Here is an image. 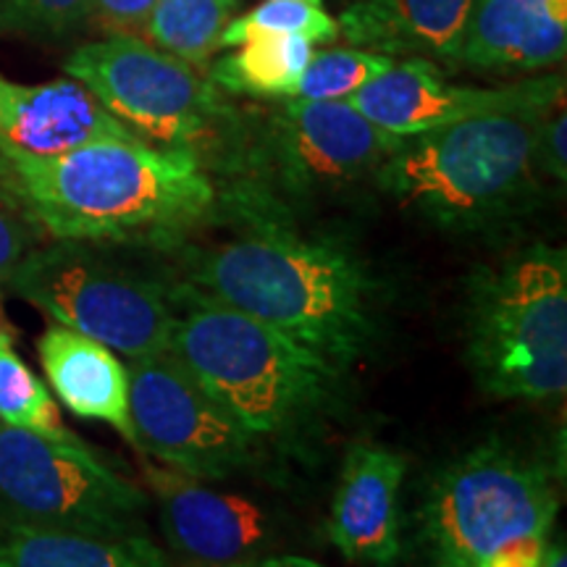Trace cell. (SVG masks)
Segmentation results:
<instances>
[{"mask_svg":"<svg viewBox=\"0 0 567 567\" xmlns=\"http://www.w3.org/2000/svg\"><path fill=\"white\" fill-rule=\"evenodd\" d=\"M0 182L27 221L71 243L174 245L216 205L200 155L140 137L48 158L0 155Z\"/></svg>","mask_w":567,"mask_h":567,"instance_id":"1","label":"cell"},{"mask_svg":"<svg viewBox=\"0 0 567 567\" xmlns=\"http://www.w3.org/2000/svg\"><path fill=\"white\" fill-rule=\"evenodd\" d=\"M184 281L313 352L342 373L379 337V281L350 247L260 229L193 250Z\"/></svg>","mask_w":567,"mask_h":567,"instance_id":"2","label":"cell"},{"mask_svg":"<svg viewBox=\"0 0 567 567\" xmlns=\"http://www.w3.org/2000/svg\"><path fill=\"white\" fill-rule=\"evenodd\" d=\"M559 101L565 92L402 137L373 179L402 208L444 231L499 229L542 187L536 132Z\"/></svg>","mask_w":567,"mask_h":567,"instance_id":"3","label":"cell"},{"mask_svg":"<svg viewBox=\"0 0 567 567\" xmlns=\"http://www.w3.org/2000/svg\"><path fill=\"white\" fill-rule=\"evenodd\" d=\"M168 352L255 439L302 429L329 405L339 373L321 358L193 284H172Z\"/></svg>","mask_w":567,"mask_h":567,"instance_id":"4","label":"cell"},{"mask_svg":"<svg viewBox=\"0 0 567 567\" xmlns=\"http://www.w3.org/2000/svg\"><path fill=\"white\" fill-rule=\"evenodd\" d=\"M465 358L496 400L547 402L567 389V252L536 243L481 266L465 287Z\"/></svg>","mask_w":567,"mask_h":567,"instance_id":"5","label":"cell"},{"mask_svg":"<svg viewBox=\"0 0 567 567\" xmlns=\"http://www.w3.org/2000/svg\"><path fill=\"white\" fill-rule=\"evenodd\" d=\"M557 488L538 460L488 439L439 467L415 515L423 567H486L526 544H547Z\"/></svg>","mask_w":567,"mask_h":567,"instance_id":"6","label":"cell"},{"mask_svg":"<svg viewBox=\"0 0 567 567\" xmlns=\"http://www.w3.org/2000/svg\"><path fill=\"white\" fill-rule=\"evenodd\" d=\"M6 284L53 323L103 342L124 358L168 350L172 284L111 258L101 243L55 239L48 247H34Z\"/></svg>","mask_w":567,"mask_h":567,"instance_id":"7","label":"cell"},{"mask_svg":"<svg viewBox=\"0 0 567 567\" xmlns=\"http://www.w3.org/2000/svg\"><path fill=\"white\" fill-rule=\"evenodd\" d=\"M147 494L74 434L0 423V520L80 534H145Z\"/></svg>","mask_w":567,"mask_h":567,"instance_id":"8","label":"cell"},{"mask_svg":"<svg viewBox=\"0 0 567 567\" xmlns=\"http://www.w3.org/2000/svg\"><path fill=\"white\" fill-rule=\"evenodd\" d=\"M63 71L140 140L197 153L234 122L226 95L203 69L134 34L76 48Z\"/></svg>","mask_w":567,"mask_h":567,"instance_id":"9","label":"cell"},{"mask_svg":"<svg viewBox=\"0 0 567 567\" xmlns=\"http://www.w3.org/2000/svg\"><path fill=\"white\" fill-rule=\"evenodd\" d=\"M134 446L200 481L231 476L247 465L255 436L218 405L172 352L130 360Z\"/></svg>","mask_w":567,"mask_h":567,"instance_id":"10","label":"cell"},{"mask_svg":"<svg viewBox=\"0 0 567 567\" xmlns=\"http://www.w3.org/2000/svg\"><path fill=\"white\" fill-rule=\"evenodd\" d=\"M400 142L347 101L289 97L268 116L260 155L284 193L305 197L375 176Z\"/></svg>","mask_w":567,"mask_h":567,"instance_id":"11","label":"cell"},{"mask_svg":"<svg viewBox=\"0 0 567 567\" xmlns=\"http://www.w3.org/2000/svg\"><path fill=\"white\" fill-rule=\"evenodd\" d=\"M163 538L195 567H229L264 557L279 538L271 509L250 496L221 492L174 467L145 465Z\"/></svg>","mask_w":567,"mask_h":567,"instance_id":"12","label":"cell"},{"mask_svg":"<svg viewBox=\"0 0 567 567\" xmlns=\"http://www.w3.org/2000/svg\"><path fill=\"white\" fill-rule=\"evenodd\" d=\"M559 92H565V76L557 74H544L509 87H465L446 80L434 61L396 59L384 74L354 92L347 103L384 132L413 137L481 113L544 101Z\"/></svg>","mask_w":567,"mask_h":567,"instance_id":"13","label":"cell"},{"mask_svg":"<svg viewBox=\"0 0 567 567\" xmlns=\"http://www.w3.org/2000/svg\"><path fill=\"white\" fill-rule=\"evenodd\" d=\"M408 457L384 444L350 446L329 517V542L347 563L363 567H400L402 544L400 492Z\"/></svg>","mask_w":567,"mask_h":567,"instance_id":"14","label":"cell"},{"mask_svg":"<svg viewBox=\"0 0 567 567\" xmlns=\"http://www.w3.org/2000/svg\"><path fill=\"white\" fill-rule=\"evenodd\" d=\"M130 137L137 134L71 76L42 84L0 76V155L48 158L95 140Z\"/></svg>","mask_w":567,"mask_h":567,"instance_id":"15","label":"cell"},{"mask_svg":"<svg viewBox=\"0 0 567 567\" xmlns=\"http://www.w3.org/2000/svg\"><path fill=\"white\" fill-rule=\"evenodd\" d=\"M567 55V0H473L457 63L486 74H536Z\"/></svg>","mask_w":567,"mask_h":567,"instance_id":"16","label":"cell"},{"mask_svg":"<svg viewBox=\"0 0 567 567\" xmlns=\"http://www.w3.org/2000/svg\"><path fill=\"white\" fill-rule=\"evenodd\" d=\"M473 0H352L337 17L347 45L457 66Z\"/></svg>","mask_w":567,"mask_h":567,"instance_id":"17","label":"cell"},{"mask_svg":"<svg viewBox=\"0 0 567 567\" xmlns=\"http://www.w3.org/2000/svg\"><path fill=\"white\" fill-rule=\"evenodd\" d=\"M38 354L63 408L87 421L109 423L134 446L130 375L111 347L53 323L38 339Z\"/></svg>","mask_w":567,"mask_h":567,"instance_id":"18","label":"cell"},{"mask_svg":"<svg viewBox=\"0 0 567 567\" xmlns=\"http://www.w3.org/2000/svg\"><path fill=\"white\" fill-rule=\"evenodd\" d=\"M0 567H172L147 534L103 536L0 520Z\"/></svg>","mask_w":567,"mask_h":567,"instance_id":"19","label":"cell"},{"mask_svg":"<svg viewBox=\"0 0 567 567\" xmlns=\"http://www.w3.org/2000/svg\"><path fill=\"white\" fill-rule=\"evenodd\" d=\"M316 45L302 38H255L205 69L224 95L289 101Z\"/></svg>","mask_w":567,"mask_h":567,"instance_id":"20","label":"cell"},{"mask_svg":"<svg viewBox=\"0 0 567 567\" xmlns=\"http://www.w3.org/2000/svg\"><path fill=\"white\" fill-rule=\"evenodd\" d=\"M234 17L237 0H155L142 38L205 71Z\"/></svg>","mask_w":567,"mask_h":567,"instance_id":"21","label":"cell"},{"mask_svg":"<svg viewBox=\"0 0 567 567\" xmlns=\"http://www.w3.org/2000/svg\"><path fill=\"white\" fill-rule=\"evenodd\" d=\"M0 423L53 439L71 436L48 384L19 358L13 344H0Z\"/></svg>","mask_w":567,"mask_h":567,"instance_id":"22","label":"cell"},{"mask_svg":"<svg viewBox=\"0 0 567 567\" xmlns=\"http://www.w3.org/2000/svg\"><path fill=\"white\" fill-rule=\"evenodd\" d=\"M255 38H302L308 42H334L337 17L308 0H264L243 17H234L224 30L221 48H237Z\"/></svg>","mask_w":567,"mask_h":567,"instance_id":"23","label":"cell"},{"mask_svg":"<svg viewBox=\"0 0 567 567\" xmlns=\"http://www.w3.org/2000/svg\"><path fill=\"white\" fill-rule=\"evenodd\" d=\"M396 59L363 48H323L313 51L297 80V101H350L358 90L381 76Z\"/></svg>","mask_w":567,"mask_h":567,"instance_id":"24","label":"cell"},{"mask_svg":"<svg viewBox=\"0 0 567 567\" xmlns=\"http://www.w3.org/2000/svg\"><path fill=\"white\" fill-rule=\"evenodd\" d=\"M90 17V0H0V30L59 34Z\"/></svg>","mask_w":567,"mask_h":567,"instance_id":"25","label":"cell"},{"mask_svg":"<svg viewBox=\"0 0 567 567\" xmlns=\"http://www.w3.org/2000/svg\"><path fill=\"white\" fill-rule=\"evenodd\" d=\"M536 161L542 176H549L559 187L567 179V111L565 101L551 105L544 113L536 132Z\"/></svg>","mask_w":567,"mask_h":567,"instance_id":"26","label":"cell"},{"mask_svg":"<svg viewBox=\"0 0 567 567\" xmlns=\"http://www.w3.org/2000/svg\"><path fill=\"white\" fill-rule=\"evenodd\" d=\"M155 0H90V19L105 34H145Z\"/></svg>","mask_w":567,"mask_h":567,"instance_id":"27","label":"cell"},{"mask_svg":"<svg viewBox=\"0 0 567 567\" xmlns=\"http://www.w3.org/2000/svg\"><path fill=\"white\" fill-rule=\"evenodd\" d=\"M30 250H34V239L24 213L0 197V284L9 279Z\"/></svg>","mask_w":567,"mask_h":567,"instance_id":"28","label":"cell"},{"mask_svg":"<svg viewBox=\"0 0 567 567\" xmlns=\"http://www.w3.org/2000/svg\"><path fill=\"white\" fill-rule=\"evenodd\" d=\"M229 567H326V565L300 555H264V557L247 559V563H237Z\"/></svg>","mask_w":567,"mask_h":567,"instance_id":"29","label":"cell"},{"mask_svg":"<svg viewBox=\"0 0 567 567\" xmlns=\"http://www.w3.org/2000/svg\"><path fill=\"white\" fill-rule=\"evenodd\" d=\"M542 567H567V551H565V542L559 538V542H551L547 544V551H544V559H542Z\"/></svg>","mask_w":567,"mask_h":567,"instance_id":"30","label":"cell"},{"mask_svg":"<svg viewBox=\"0 0 567 567\" xmlns=\"http://www.w3.org/2000/svg\"><path fill=\"white\" fill-rule=\"evenodd\" d=\"M19 331L17 326L11 323L9 313H6V305H3V292H0V344H13L17 342Z\"/></svg>","mask_w":567,"mask_h":567,"instance_id":"31","label":"cell"},{"mask_svg":"<svg viewBox=\"0 0 567 567\" xmlns=\"http://www.w3.org/2000/svg\"><path fill=\"white\" fill-rule=\"evenodd\" d=\"M308 3H318V6H321V0H308Z\"/></svg>","mask_w":567,"mask_h":567,"instance_id":"32","label":"cell"}]
</instances>
